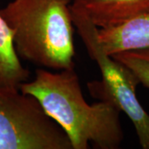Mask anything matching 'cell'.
<instances>
[{
  "label": "cell",
  "instance_id": "1",
  "mask_svg": "<svg viewBox=\"0 0 149 149\" xmlns=\"http://www.w3.org/2000/svg\"><path fill=\"white\" fill-rule=\"evenodd\" d=\"M19 91L36 97L48 115L63 128L72 149H117L123 140L120 109L113 103L85 101L75 70H36L35 78Z\"/></svg>",
  "mask_w": 149,
  "mask_h": 149
},
{
  "label": "cell",
  "instance_id": "2",
  "mask_svg": "<svg viewBox=\"0 0 149 149\" xmlns=\"http://www.w3.org/2000/svg\"><path fill=\"white\" fill-rule=\"evenodd\" d=\"M73 0H12L0 14L18 57L44 68L74 69Z\"/></svg>",
  "mask_w": 149,
  "mask_h": 149
},
{
  "label": "cell",
  "instance_id": "3",
  "mask_svg": "<svg viewBox=\"0 0 149 149\" xmlns=\"http://www.w3.org/2000/svg\"><path fill=\"white\" fill-rule=\"evenodd\" d=\"M70 13L87 52L101 72V80L87 83L91 95L97 100L113 103L123 112L133 123L141 147L149 149V113L137 97L136 89L140 84L137 76L104 52L98 37L99 28L87 17L71 9Z\"/></svg>",
  "mask_w": 149,
  "mask_h": 149
},
{
  "label": "cell",
  "instance_id": "4",
  "mask_svg": "<svg viewBox=\"0 0 149 149\" xmlns=\"http://www.w3.org/2000/svg\"><path fill=\"white\" fill-rule=\"evenodd\" d=\"M0 149H72L63 128L36 97L0 87Z\"/></svg>",
  "mask_w": 149,
  "mask_h": 149
},
{
  "label": "cell",
  "instance_id": "5",
  "mask_svg": "<svg viewBox=\"0 0 149 149\" xmlns=\"http://www.w3.org/2000/svg\"><path fill=\"white\" fill-rule=\"evenodd\" d=\"M70 9L84 14L97 27L106 29L149 13V0H73Z\"/></svg>",
  "mask_w": 149,
  "mask_h": 149
},
{
  "label": "cell",
  "instance_id": "6",
  "mask_svg": "<svg viewBox=\"0 0 149 149\" xmlns=\"http://www.w3.org/2000/svg\"><path fill=\"white\" fill-rule=\"evenodd\" d=\"M98 37L102 47L109 56L125 51L149 49V13L117 27L100 28Z\"/></svg>",
  "mask_w": 149,
  "mask_h": 149
},
{
  "label": "cell",
  "instance_id": "7",
  "mask_svg": "<svg viewBox=\"0 0 149 149\" xmlns=\"http://www.w3.org/2000/svg\"><path fill=\"white\" fill-rule=\"evenodd\" d=\"M30 77V71L17 55L13 33L0 14V87L18 88Z\"/></svg>",
  "mask_w": 149,
  "mask_h": 149
},
{
  "label": "cell",
  "instance_id": "8",
  "mask_svg": "<svg viewBox=\"0 0 149 149\" xmlns=\"http://www.w3.org/2000/svg\"><path fill=\"white\" fill-rule=\"evenodd\" d=\"M111 56L131 70L139 83L149 89V49L120 52Z\"/></svg>",
  "mask_w": 149,
  "mask_h": 149
}]
</instances>
